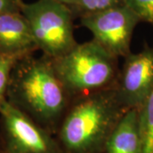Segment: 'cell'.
<instances>
[{
  "mask_svg": "<svg viewBox=\"0 0 153 153\" xmlns=\"http://www.w3.org/2000/svg\"><path fill=\"white\" fill-rule=\"evenodd\" d=\"M6 100L53 135L72 98L55 72L52 60L24 56L11 70Z\"/></svg>",
  "mask_w": 153,
  "mask_h": 153,
  "instance_id": "6da1fadb",
  "label": "cell"
},
{
  "mask_svg": "<svg viewBox=\"0 0 153 153\" xmlns=\"http://www.w3.org/2000/svg\"><path fill=\"white\" fill-rule=\"evenodd\" d=\"M128 111L116 86L74 98L55 138L63 153H105L111 134Z\"/></svg>",
  "mask_w": 153,
  "mask_h": 153,
  "instance_id": "7a4b0ae2",
  "label": "cell"
},
{
  "mask_svg": "<svg viewBox=\"0 0 153 153\" xmlns=\"http://www.w3.org/2000/svg\"><path fill=\"white\" fill-rule=\"evenodd\" d=\"M52 62L72 100L114 87L120 71L118 58L93 39L77 43L69 52Z\"/></svg>",
  "mask_w": 153,
  "mask_h": 153,
  "instance_id": "3957f363",
  "label": "cell"
},
{
  "mask_svg": "<svg viewBox=\"0 0 153 153\" xmlns=\"http://www.w3.org/2000/svg\"><path fill=\"white\" fill-rule=\"evenodd\" d=\"M22 15L27 19L33 38L42 55L57 59L74 48V16L68 6L56 0L24 3Z\"/></svg>",
  "mask_w": 153,
  "mask_h": 153,
  "instance_id": "277c9868",
  "label": "cell"
},
{
  "mask_svg": "<svg viewBox=\"0 0 153 153\" xmlns=\"http://www.w3.org/2000/svg\"><path fill=\"white\" fill-rule=\"evenodd\" d=\"M0 140L5 153H63L55 135L6 99L0 104Z\"/></svg>",
  "mask_w": 153,
  "mask_h": 153,
  "instance_id": "5b68a950",
  "label": "cell"
},
{
  "mask_svg": "<svg viewBox=\"0 0 153 153\" xmlns=\"http://www.w3.org/2000/svg\"><path fill=\"white\" fill-rule=\"evenodd\" d=\"M83 27L92 33L93 40L117 58L131 53L130 44L134 29L140 23L127 5H122L80 18Z\"/></svg>",
  "mask_w": 153,
  "mask_h": 153,
  "instance_id": "8992f818",
  "label": "cell"
},
{
  "mask_svg": "<svg viewBox=\"0 0 153 153\" xmlns=\"http://www.w3.org/2000/svg\"><path fill=\"white\" fill-rule=\"evenodd\" d=\"M118 97L128 109H138L153 90V48L124 57L116 83Z\"/></svg>",
  "mask_w": 153,
  "mask_h": 153,
  "instance_id": "52a82bcc",
  "label": "cell"
},
{
  "mask_svg": "<svg viewBox=\"0 0 153 153\" xmlns=\"http://www.w3.org/2000/svg\"><path fill=\"white\" fill-rule=\"evenodd\" d=\"M38 50L22 12L0 15V55L22 58Z\"/></svg>",
  "mask_w": 153,
  "mask_h": 153,
  "instance_id": "ba28073f",
  "label": "cell"
},
{
  "mask_svg": "<svg viewBox=\"0 0 153 153\" xmlns=\"http://www.w3.org/2000/svg\"><path fill=\"white\" fill-rule=\"evenodd\" d=\"M105 153H141L138 109H129L122 117L110 135Z\"/></svg>",
  "mask_w": 153,
  "mask_h": 153,
  "instance_id": "9c48e42d",
  "label": "cell"
},
{
  "mask_svg": "<svg viewBox=\"0 0 153 153\" xmlns=\"http://www.w3.org/2000/svg\"><path fill=\"white\" fill-rule=\"evenodd\" d=\"M141 153H153V90L138 108Z\"/></svg>",
  "mask_w": 153,
  "mask_h": 153,
  "instance_id": "30bf717a",
  "label": "cell"
},
{
  "mask_svg": "<svg viewBox=\"0 0 153 153\" xmlns=\"http://www.w3.org/2000/svg\"><path fill=\"white\" fill-rule=\"evenodd\" d=\"M124 4V0H76L69 8L74 18L80 19Z\"/></svg>",
  "mask_w": 153,
  "mask_h": 153,
  "instance_id": "8fae6325",
  "label": "cell"
},
{
  "mask_svg": "<svg viewBox=\"0 0 153 153\" xmlns=\"http://www.w3.org/2000/svg\"><path fill=\"white\" fill-rule=\"evenodd\" d=\"M124 4L136 15L140 22L153 26V0H124Z\"/></svg>",
  "mask_w": 153,
  "mask_h": 153,
  "instance_id": "7c38bea8",
  "label": "cell"
},
{
  "mask_svg": "<svg viewBox=\"0 0 153 153\" xmlns=\"http://www.w3.org/2000/svg\"><path fill=\"white\" fill-rule=\"evenodd\" d=\"M19 59L16 56L0 55V104L6 99L11 70Z\"/></svg>",
  "mask_w": 153,
  "mask_h": 153,
  "instance_id": "4fadbf2b",
  "label": "cell"
},
{
  "mask_svg": "<svg viewBox=\"0 0 153 153\" xmlns=\"http://www.w3.org/2000/svg\"><path fill=\"white\" fill-rule=\"evenodd\" d=\"M24 3L23 0H0V15L22 12Z\"/></svg>",
  "mask_w": 153,
  "mask_h": 153,
  "instance_id": "5bb4252c",
  "label": "cell"
},
{
  "mask_svg": "<svg viewBox=\"0 0 153 153\" xmlns=\"http://www.w3.org/2000/svg\"><path fill=\"white\" fill-rule=\"evenodd\" d=\"M56 1H58V2H60L61 4L68 6V7H71L76 2V0H56Z\"/></svg>",
  "mask_w": 153,
  "mask_h": 153,
  "instance_id": "9a60e30c",
  "label": "cell"
},
{
  "mask_svg": "<svg viewBox=\"0 0 153 153\" xmlns=\"http://www.w3.org/2000/svg\"><path fill=\"white\" fill-rule=\"evenodd\" d=\"M0 153H5L4 150V147H3V145L1 143V140H0Z\"/></svg>",
  "mask_w": 153,
  "mask_h": 153,
  "instance_id": "2e32d148",
  "label": "cell"
}]
</instances>
